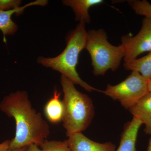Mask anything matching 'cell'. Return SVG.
<instances>
[{
  "mask_svg": "<svg viewBox=\"0 0 151 151\" xmlns=\"http://www.w3.org/2000/svg\"><path fill=\"white\" fill-rule=\"evenodd\" d=\"M135 13L145 17H151V4L145 0L128 1Z\"/></svg>",
  "mask_w": 151,
  "mask_h": 151,
  "instance_id": "5bb4252c",
  "label": "cell"
},
{
  "mask_svg": "<svg viewBox=\"0 0 151 151\" xmlns=\"http://www.w3.org/2000/svg\"><path fill=\"white\" fill-rule=\"evenodd\" d=\"M142 122L136 117L125 125L118 148L115 151H136V142Z\"/></svg>",
  "mask_w": 151,
  "mask_h": 151,
  "instance_id": "9c48e42d",
  "label": "cell"
},
{
  "mask_svg": "<svg viewBox=\"0 0 151 151\" xmlns=\"http://www.w3.org/2000/svg\"><path fill=\"white\" fill-rule=\"evenodd\" d=\"M148 82L139 72L132 71L124 81L116 85L108 84L101 92L129 110L149 92Z\"/></svg>",
  "mask_w": 151,
  "mask_h": 151,
  "instance_id": "5b68a950",
  "label": "cell"
},
{
  "mask_svg": "<svg viewBox=\"0 0 151 151\" xmlns=\"http://www.w3.org/2000/svg\"><path fill=\"white\" fill-rule=\"evenodd\" d=\"M47 4V1L37 0L14 9L9 11H0V30L2 32L4 42H6V37L13 35L18 29V26L12 20V15L14 14H15L16 15L20 14L23 12L25 9L30 6H43L46 5Z\"/></svg>",
  "mask_w": 151,
  "mask_h": 151,
  "instance_id": "ba28073f",
  "label": "cell"
},
{
  "mask_svg": "<svg viewBox=\"0 0 151 151\" xmlns=\"http://www.w3.org/2000/svg\"><path fill=\"white\" fill-rule=\"evenodd\" d=\"M124 67L127 70L139 72L148 81L151 79V51L141 58L124 62Z\"/></svg>",
  "mask_w": 151,
  "mask_h": 151,
  "instance_id": "4fadbf2b",
  "label": "cell"
},
{
  "mask_svg": "<svg viewBox=\"0 0 151 151\" xmlns=\"http://www.w3.org/2000/svg\"><path fill=\"white\" fill-rule=\"evenodd\" d=\"M22 1L19 0H0V11H6L20 7Z\"/></svg>",
  "mask_w": 151,
  "mask_h": 151,
  "instance_id": "2e32d148",
  "label": "cell"
},
{
  "mask_svg": "<svg viewBox=\"0 0 151 151\" xmlns=\"http://www.w3.org/2000/svg\"><path fill=\"white\" fill-rule=\"evenodd\" d=\"M147 151H151V137L149 140L148 147Z\"/></svg>",
  "mask_w": 151,
  "mask_h": 151,
  "instance_id": "ffe728a7",
  "label": "cell"
},
{
  "mask_svg": "<svg viewBox=\"0 0 151 151\" xmlns=\"http://www.w3.org/2000/svg\"><path fill=\"white\" fill-rule=\"evenodd\" d=\"M103 0H64L62 3L64 6L70 7L75 15V20L84 23L91 21L89 9L93 6L100 4Z\"/></svg>",
  "mask_w": 151,
  "mask_h": 151,
  "instance_id": "8fae6325",
  "label": "cell"
},
{
  "mask_svg": "<svg viewBox=\"0 0 151 151\" xmlns=\"http://www.w3.org/2000/svg\"><path fill=\"white\" fill-rule=\"evenodd\" d=\"M133 116L145 126V134L151 135V92H149L129 109Z\"/></svg>",
  "mask_w": 151,
  "mask_h": 151,
  "instance_id": "30bf717a",
  "label": "cell"
},
{
  "mask_svg": "<svg viewBox=\"0 0 151 151\" xmlns=\"http://www.w3.org/2000/svg\"><path fill=\"white\" fill-rule=\"evenodd\" d=\"M85 49L89 52L95 76L105 75L107 71H115L119 68L125 56L124 46H115L107 39L104 29L89 30L87 32Z\"/></svg>",
  "mask_w": 151,
  "mask_h": 151,
  "instance_id": "277c9868",
  "label": "cell"
},
{
  "mask_svg": "<svg viewBox=\"0 0 151 151\" xmlns=\"http://www.w3.org/2000/svg\"><path fill=\"white\" fill-rule=\"evenodd\" d=\"M70 151H115L116 145L111 142H94L81 132L74 133L66 140Z\"/></svg>",
  "mask_w": 151,
  "mask_h": 151,
  "instance_id": "52a82bcc",
  "label": "cell"
},
{
  "mask_svg": "<svg viewBox=\"0 0 151 151\" xmlns=\"http://www.w3.org/2000/svg\"><path fill=\"white\" fill-rule=\"evenodd\" d=\"M60 83L64 94L62 121L66 135L69 137L89 127L94 117V107L91 98L77 90L69 78L61 75Z\"/></svg>",
  "mask_w": 151,
  "mask_h": 151,
  "instance_id": "3957f363",
  "label": "cell"
},
{
  "mask_svg": "<svg viewBox=\"0 0 151 151\" xmlns=\"http://www.w3.org/2000/svg\"><path fill=\"white\" fill-rule=\"evenodd\" d=\"M0 111L15 121V135L9 149L31 145L41 147L50 133L48 124L32 108L26 91H17L5 96L0 102Z\"/></svg>",
  "mask_w": 151,
  "mask_h": 151,
  "instance_id": "6da1fadb",
  "label": "cell"
},
{
  "mask_svg": "<svg viewBox=\"0 0 151 151\" xmlns=\"http://www.w3.org/2000/svg\"><path fill=\"white\" fill-rule=\"evenodd\" d=\"M42 151H70L67 141L46 140L41 146Z\"/></svg>",
  "mask_w": 151,
  "mask_h": 151,
  "instance_id": "9a60e30c",
  "label": "cell"
},
{
  "mask_svg": "<svg viewBox=\"0 0 151 151\" xmlns=\"http://www.w3.org/2000/svg\"><path fill=\"white\" fill-rule=\"evenodd\" d=\"M87 31L85 23L80 22L66 38V46L63 51L56 57L40 56L37 62L45 67L50 68L69 78L74 84H78L89 92L101 91L92 87L82 80L76 70L79 55L86 47Z\"/></svg>",
  "mask_w": 151,
  "mask_h": 151,
  "instance_id": "7a4b0ae2",
  "label": "cell"
},
{
  "mask_svg": "<svg viewBox=\"0 0 151 151\" xmlns=\"http://www.w3.org/2000/svg\"><path fill=\"white\" fill-rule=\"evenodd\" d=\"M121 41L125 50L124 62L136 59L144 52L151 51V17H145L141 29L137 35L123 36Z\"/></svg>",
  "mask_w": 151,
  "mask_h": 151,
  "instance_id": "8992f818",
  "label": "cell"
},
{
  "mask_svg": "<svg viewBox=\"0 0 151 151\" xmlns=\"http://www.w3.org/2000/svg\"><path fill=\"white\" fill-rule=\"evenodd\" d=\"M10 141L7 140L0 143V151H7L9 147Z\"/></svg>",
  "mask_w": 151,
  "mask_h": 151,
  "instance_id": "e0dca14e",
  "label": "cell"
},
{
  "mask_svg": "<svg viewBox=\"0 0 151 151\" xmlns=\"http://www.w3.org/2000/svg\"><path fill=\"white\" fill-rule=\"evenodd\" d=\"M60 93L55 90L53 97L50 99L45 106L44 114L47 120L52 124H58L62 121L64 107L60 99Z\"/></svg>",
  "mask_w": 151,
  "mask_h": 151,
  "instance_id": "7c38bea8",
  "label": "cell"
},
{
  "mask_svg": "<svg viewBox=\"0 0 151 151\" xmlns=\"http://www.w3.org/2000/svg\"><path fill=\"white\" fill-rule=\"evenodd\" d=\"M28 147H23L20 148L12 149H9L7 151H27Z\"/></svg>",
  "mask_w": 151,
  "mask_h": 151,
  "instance_id": "d6986e66",
  "label": "cell"
},
{
  "mask_svg": "<svg viewBox=\"0 0 151 151\" xmlns=\"http://www.w3.org/2000/svg\"><path fill=\"white\" fill-rule=\"evenodd\" d=\"M148 88L149 92H151V79L149 81Z\"/></svg>",
  "mask_w": 151,
  "mask_h": 151,
  "instance_id": "44dd1931",
  "label": "cell"
},
{
  "mask_svg": "<svg viewBox=\"0 0 151 151\" xmlns=\"http://www.w3.org/2000/svg\"><path fill=\"white\" fill-rule=\"evenodd\" d=\"M27 151H42L41 149H40L35 145H31L28 146Z\"/></svg>",
  "mask_w": 151,
  "mask_h": 151,
  "instance_id": "ac0fdd59",
  "label": "cell"
}]
</instances>
